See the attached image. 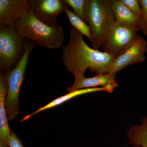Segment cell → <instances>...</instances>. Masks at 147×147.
<instances>
[{
    "label": "cell",
    "mask_w": 147,
    "mask_h": 147,
    "mask_svg": "<svg viewBox=\"0 0 147 147\" xmlns=\"http://www.w3.org/2000/svg\"><path fill=\"white\" fill-rule=\"evenodd\" d=\"M73 9L75 15L87 23L86 7L88 0H64Z\"/></svg>",
    "instance_id": "2e32d148"
},
{
    "label": "cell",
    "mask_w": 147,
    "mask_h": 147,
    "mask_svg": "<svg viewBox=\"0 0 147 147\" xmlns=\"http://www.w3.org/2000/svg\"><path fill=\"white\" fill-rule=\"evenodd\" d=\"M137 32L131 26L116 22L102 46L104 52L117 58L134 44L139 36Z\"/></svg>",
    "instance_id": "8992f818"
},
{
    "label": "cell",
    "mask_w": 147,
    "mask_h": 147,
    "mask_svg": "<svg viewBox=\"0 0 147 147\" xmlns=\"http://www.w3.org/2000/svg\"><path fill=\"white\" fill-rule=\"evenodd\" d=\"M127 8L138 16L141 20L143 16V11L142 7L137 0H121Z\"/></svg>",
    "instance_id": "e0dca14e"
},
{
    "label": "cell",
    "mask_w": 147,
    "mask_h": 147,
    "mask_svg": "<svg viewBox=\"0 0 147 147\" xmlns=\"http://www.w3.org/2000/svg\"><path fill=\"white\" fill-rule=\"evenodd\" d=\"M31 9L38 19L50 26L58 25L59 15L70 9L64 0H30Z\"/></svg>",
    "instance_id": "52a82bcc"
},
{
    "label": "cell",
    "mask_w": 147,
    "mask_h": 147,
    "mask_svg": "<svg viewBox=\"0 0 147 147\" xmlns=\"http://www.w3.org/2000/svg\"><path fill=\"white\" fill-rule=\"evenodd\" d=\"M23 40L14 26L0 27V71L6 72L17 65L25 50Z\"/></svg>",
    "instance_id": "5b68a950"
},
{
    "label": "cell",
    "mask_w": 147,
    "mask_h": 147,
    "mask_svg": "<svg viewBox=\"0 0 147 147\" xmlns=\"http://www.w3.org/2000/svg\"><path fill=\"white\" fill-rule=\"evenodd\" d=\"M23 39L28 38L37 45L50 49H57L65 40L64 31L59 25L50 26L36 18L30 9L13 25Z\"/></svg>",
    "instance_id": "7a4b0ae2"
},
{
    "label": "cell",
    "mask_w": 147,
    "mask_h": 147,
    "mask_svg": "<svg viewBox=\"0 0 147 147\" xmlns=\"http://www.w3.org/2000/svg\"><path fill=\"white\" fill-rule=\"evenodd\" d=\"M25 50L17 65L5 72L8 85V92L5 100V108L8 121L14 119L19 113V96L25 78L26 69L31 53L36 45L33 41H24Z\"/></svg>",
    "instance_id": "277c9868"
},
{
    "label": "cell",
    "mask_w": 147,
    "mask_h": 147,
    "mask_svg": "<svg viewBox=\"0 0 147 147\" xmlns=\"http://www.w3.org/2000/svg\"><path fill=\"white\" fill-rule=\"evenodd\" d=\"M8 92V85L5 72L0 71V146L9 147L11 129L5 108L6 97Z\"/></svg>",
    "instance_id": "8fae6325"
},
{
    "label": "cell",
    "mask_w": 147,
    "mask_h": 147,
    "mask_svg": "<svg viewBox=\"0 0 147 147\" xmlns=\"http://www.w3.org/2000/svg\"><path fill=\"white\" fill-rule=\"evenodd\" d=\"M8 145L9 147H24L19 137L11 130Z\"/></svg>",
    "instance_id": "d6986e66"
},
{
    "label": "cell",
    "mask_w": 147,
    "mask_h": 147,
    "mask_svg": "<svg viewBox=\"0 0 147 147\" xmlns=\"http://www.w3.org/2000/svg\"><path fill=\"white\" fill-rule=\"evenodd\" d=\"M69 39L62 47V61L67 71L74 77L84 75L87 69L96 74H107L110 65L115 59L112 56L88 46L81 34L71 26Z\"/></svg>",
    "instance_id": "6da1fadb"
},
{
    "label": "cell",
    "mask_w": 147,
    "mask_h": 147,
    "mask_svg": "<svg viewBox=\"0 0 147 147\" xmlns=\"http://www.w3.org/2000/svg\"><path fill=\"white\" fill-rule=\"evenodd\" d=\"M116 88V87L115 86H109L105 87H97V88L83 89L73 91L70 92L67 94L63 96H61V97L57 98V99H55L52 102H49L47 105H45V106L38 109L34 113L26 116L20 121V122H21L25 121L30 118L31 117L34 115L36 114L47 110V109H50V108L58 106V105H61L64 102H65L66 101H68V100H70L73 98L76 97V96L86 94L87 93H89L93 92L105 91L107 92L112 93L115 88Z\"/></svg>",
    "instance_id": "7c38bea8"
},
{
    "label": "cell",
    "mask_w": 147,
    "mask_h": 147,
    "mask_svg": "<svg viewBox=\"0 0 147 147\" xmlns=\"http://www.w3.org/2000/svg\"><path fill=\"white\" fill-rule=\"evenodd\" d=\"M138 1L143 11L141 22V30L143 34L147 36V0H139Z\"/></svg>",
    "instance_id": "ac0fdd59"
},
{
    "label": "cell",
    "mask_w": 147,
    "mask_h": 147,
    "mask_svg": "<svg viewBox=\"0 0 147 147\" xmlns=\"http://www.w3.org/2000/svg\"><path fill=\"white\" fill-rule=\"evenodd\" d=\"M0 147H5L3 146H0Z\"/></svg>",
    "instance_id": "44dd1931"
},
{
    "label": "cell",
    "mask_w": 147,
    "mask_h": 147,
    "mask_svg": "<svg viewBox=\"0 0 147 147\" xmlns=\"http://www.w3.org/2000/svg\"><path fill=\"white\" fill-rule=\"evenodd\" d=\"M30 9V0H0V27L13 26Z\"/></svg>",
    "instance_id": "9c48e42d"
},
{
    "label": "cell",
    "mask_w": 147,
    "mask_h": 147,
    "mask_svg": "<svg viewBox=\"0 0 147 147\" xmlns=\"http://www.w3.org/2000/svg\"><path fill=\"white\" fill-rule=\"evenodd\" d=\"M112 6L116 22L133 27L141 30V20L122 2L121 0H112Z\"/></svg>",
    "instance_id": "4fadbf2b"
},
{
    "label": "cell",
    "mask_w": 147,
    "mask_h": 147,
    "mask_svg": "<svg viewBox=\"0 0 147 147\" xmlns=\"http://www.w3.org/2000/svg\"><path fill=\"white\" fill-rule=\"evenodd\" d=\"M112 4V0H88L86 21L91 31L90 42L95 50L102 47L116 23Z\"/></svg>",
    "instance_id": "3957f363"
},
{
    "label": "cell",
    "mask_w": 147,
    "mask_h": 147,
    "mask_svg": "<svg viewBox=\"0 0 147 147\" xmlns=\"http://www.w3.org/2000/svg\"><path fill=\"white\" fill-rule=\"evenodd\" d=\"M133 146L132 147H141L139 146H137V145H132Z\"/></svg>",
    "instance_id": "ffe728a7"
},
{
    "label": "cell",
    "mask_w": 147,
    "mask_h": 147,
    "mask_svg": "<svg viewBox=\"0 0 147 147\" xmlns=\"http://www.w3.org/2000/svg\"><path fill=\"white\" fill-rule=\"evenodd\" d=\"M65 13L68 17L71 26L76 29L81 34L86 36L90 41L92 33L89 26L81 18L75 15L71 9H66Z\"/></svg>",
    "instance_id": "9a60e30c"
},
{
    "label": "cell",
    "mask_w": 147,
    "mask_h": 147,
    "mask_svg": "<svg viewBox=\"0 0 147 147\" xmlns=\"http://www.w3.org/2000/svg\"><path fill=\"white\" fill-rule=\"evenodd\" d=\"M126 134L129 144L147 147V117L142 119L141 124L130 127Z\"/></svg>",
    "instance_id": "5bb4252c"
},
{
    "label": "cell",
    "mask_w": 147,
    "mask_h": 147,
    "mask_svg": "<svg viewBox=\"0 0 147 147\" xmlns=\"http://www.w3.org/2000/svg\"><path fill=\"white\" fill-rule=\"evenodd\" d=\"M115 75L113 74H96L91 78H87L84 75L76 76L75 81L71 86L67 88L70 92L76 90L90 88H97L98 86L105 87L109 86L117 87L118 84L115 81Z\"/></svg>",
    "instance_id": "30bf717a"
},
{
    "label": "cell",
    "mask_w": 147,
    "mask_h": 147,
    "mask_svg": "<svg viewBox=\"0 0 147 147\" xmlns=\"http://www.w3.org/2000/svg\"><path fill=\"white\" fill-rule=\"evenodd\" d=\"M147 41L139 36L134 44L113 61L108 68L107 74L115 75L119 71L134 64L142 63L146 60Z\"/></svg>",
    "instance_id": "ba28073f"
}]
</instances>
